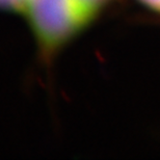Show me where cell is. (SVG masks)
<instances>
[{
	"mask_svg": "<svg viewBox=\"0 0 160 160\" xmlns=\"http://www.w3.org/2000/svg\"><path fill=\"white\" fill-rule=\"evenodd\" d=\"M110 0H22L41 44L55 49L84 28Z\"/></svg>",
	"mask_w": 160,
	"mask_h": 160,
	"instance_id": "6da1fadb",
	"label": "cell"
},
{
	"mask_svg": "<svg viewBox=\"0 0 160 160\" xmlns=\"http://www.w3.org/2000/svg\"><path fill=\"white\" fill-rule=\"evenodd\" d=\"M143 2L147 3L148 5H150L151 8L160 11V0H142Z\"/></svg>",
	"mask_w": 160,
	"mask_h": 160,
	"instance_id": "7a4b0ae2",
	"label": "cell"
}]
</instances>
